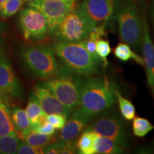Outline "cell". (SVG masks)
Masks as SVG:
<instances>
[{
  "mask_svg": "<svg viewBox=\"0 0 154 154\" xmlns=\"http://www.w3.org/2000/svg\"><path fill=\"white\" fill-rule=\"evenodd\" d=\"M116 89L113 82L106 75L90 76L84 82L77 109L91 120L115 104Z\"/></svg>",
  "mask_w": 154,
  "mask_h": 154,
  "instance_id": "1",
  "label": "cell"
},
{
  "mask_svg": "<svg viewBox=\"0 0 154 154\" xmlns=\"http://www.w3.org/2000/svg\"><path fill=\"white\" fill-rule=\"evenodd\" d=\"M143 0H115L113 20L118 24L120 39L136 50L141 49Z\"/></svg>",
  "mask_w": 154,
  "mask_h": 154,
  "instance_id": "2",
  "label": "cell"
},
{
  "mask_svg": "<svg viewBox=\"0 0 154 154\" xmlns=\"http://www.w3.org/2000/svg\"><path fill=\"white\" fill-rule=\"evenodd\" d=\"M54 51L66 69L80 76H96L103 66L101 59L91 54L86 49L85 40L72 43L57 42Z\"/></svg>",
  "mask_w": 154,
  "mask_h": 154,
  "instance_id": "3",
  "label": "cell"
},
{
  "mask_svg": "<svg viewBox=\"0 0 154 154\" xmlns=\"http://www.w3.org/2000/svg\"><path fill=\"white\" fill-rule=\"evenodd\" d=\"M83 77L64 67L54 76L47 79L43 84L49 88L72 113L79 104L85 82Z\"/></svg>",
  "mask_w": 154,
  "mask_h": 154,
  "instance_id": "4",
  "label": "cell"
},
{
  "mask_svg": "<svg viewBox=\"0 0 154 154\" xmlns=\"http://www.w3.org/2000/svg\"><path fill=\"white\" fill-rule=\"evenodd\" d=\"M95 26L82 1L64 17L53 34L58 42H79L86 40Z\"/></svg>",
  "mask_w": 154,
  "mask_h": 154,
  "instance_id": "5",
  "label": "cell"
},
{
  "mask_svg": "<svg viewBox=\"0 0 154 154\" xmlns=\"http://www.w3.org/2000/svg\"><path fill=\"white\" fill-rule=\"evenodd\" d=\"M86 127L104 137L114 140L124 148L130 145V138L127 127L120 117L114 112L106 111L96 116Z\"/></svg>",
  "mask_w": 154,
  "mask_h": 154,
  "instance_id": "6",
  "label": "cell"
},
{
  "mask_svg": "<svg viewBox=\"0 0 154 154\" xmlns=\"http://www.w3.org/2000/svg\"><path fill=\"white\" fill-rule=\"evenodd\" d=\"M24 62L28 69L41 79H49L57 74L58 63L54 51L42 45L29 47L22 51Z\"/></svg>",
  "mask_w": 154,
  "mask_h": 154,
  "instance_id": "7",
  "label": "cell"
},
{
  "mask_svg": "<svg viewBox=\"0 0 154 154\" xmlns=\"http://www.w3.org/2000/svg\"><path fill=\"white\" fill-rule=\"evenodd\" d=\"M80 0H32L28 6L40 11L45 16L49 34H53L64 17L75 9Z\"/></svg>",
  "mask_w": 154,
  "mask_h": 154,
  "instance_id": "8",
  "label": "cell"
},
{
  "mask_svg": "<svg viewBox=\"0 0 154 154\" xmlns=\"http://www.w3.org/2000/svg\"><path fill=\"white\" fill-rule=\"evenodd\" d=\"M19 24L25 40L40 41L49 33L47 19L40 11L33 7H26L19 14Z\"/></svg>",
  "mask_w": 154,
  "mask_h": 154,
  "instance_id": "9",
  "label": "cell"
},
{
  "mask_svg": "<svg viewBox=\"0 0 154 154\" xmlns=\"http://www.w3.org/2000/svg\"><path fill=\"white\" fill-rule=\"evenodd\" d=\"M84 9L96 26L107 25L113 20L115 0H84Z\"/></svg>",
  "mask_w": 154,
  "mask_h": 154,
  "instance_id": "10",
  "label": "cell"
},
{
  "mask_svg": "<svg viewBox=\"0 0 154 154\" xmlns=\"http://www.w3.org/2000/svg\"><path fill=\"white\" fill-rule=\"evenodd\" d=\"M0 93L13 96H19L22 94L19 81L9 59L2 49H0Z\"/></svg>",
  "mask_w": 154,
  "mask_h": 154,
  "instance_id": "11",
  "label": "cell"
},
{
  "mask_svg": "<svg viewBox=\"0 0 154 154\" xmlns=\"http://www.w3.org/2000/svg\"><path fill=\"white\" fill-rule=\"evenodd\" d=\"M33 96L47 115L58 113L66 115L68 118L70 116L71 113L67 108L57 99L53 92L43 84H38L34 87Z\"/></svg>",
  "mask_w": 154,
  "mask_h": 154,
  "instance_id": "12",
  "label": "cell"
},
{
  "mask_svg": "<svg viewBox=\"0 0 154 154\" xmlns=\"http://www.w3.org/2000/svg\"><path fill=\"white\" fill-rule=\"evenodd\" d=\"M144 68L146 69L147 82L154 98V44L152 42L145 9L143 11V34H142Z\"/></svg>",
  "mask_w": 154,
  "mask_h": 154,
  "instance_id": "13",
  "label": "cell"
},
{
  "mask_svg": "<svg viewBox=\"0 0 154 154\" xmlns=\"http://www.w3.org/2000/svg\"><path fill=\"white\" fill-rule=\"evenodd\" d=\"M69 117L70 119L66 120L64 126L61 129L59 137L60 140L62 141L75 142V140L85 129L91 119L86 116L77 108L72 111Z\"/></svg>",
  "mask_w": 154,
  "mask_h": 154,
  "instance_id": "14",
  "label": "cell"
},
{
  "mask_svg": "<svg viewBox=\"0 0 154 154\" xmlns=\"http://www.w3.org/2000/svg\"><path fill=\"white\" fill-rule=\"evenodd\" d=\"M17 134V130L11 119L10 104L5 94L0 93V136Z\"/></svg>",
  "mask_w": 154,
  "mask_h": 154,
  "instance_id": "15",
  "label": "cell"
},
{
  "mask_svg": "<svg viewBox=\"0 0 154 154\" xmlns=\"http://www.w3.org/2000/svg\"><path fill=\"white\" fill-rule=\"evenodd\" d=\"M17 134L19 139L36 147H44L54 141L53 136L40 134L32 129L18 131L17 132Z\"/></svg>",
  "mask_w": 154,
  "mask_h": 154,
  "instance_id": "16",
  "label": "cell"
},
{
  "mask_svg": "<svg viewBox=\"0 0 154 154\" xmlns=\"http://www.w3.org/2000/svg\"><path fill=\"white\" fill-rule=\"evenodd\" d=\"M95 153L120 154L124 153V148L110 138L96 134L94 143Z\"/></svg>",
  "mask_w": 154,
  "mask_h": 154,
  "instance_id": "17",
  "label": "cell"
},
{
  "mask_svg": "<svg viewBox=\"0 0 154 154\" xmlns=\"http://www.w3.org/2000/svg\"><path fill=\"white\" fill-rule=\"evenodd\" d=\"M26 113L32 125V128L44 124L47 121V114L42 110L41 106L32 95L26 108Z\"/></svg>",
  "mask_w": 154,
  "mask_h": 154,
  "instance_id": "18",
  "label": "cell"
},
{
  "mask_svg": "<svg viewBox=\"0 0 154 154\" xmlns=\"http://www.w3.org/2000/svg\"><path fill=\"white\" fill-rule=\"evenodd\" d=\"M96 134L92 131L85 128L76 141L78 153L82 154H94V143Z\"/></svg>",
  "mask_w": 154,
  "mask_h": 154,
  "instance_id": "19",
  "label": "cell"
},
{
  "mask_svg": "<svg viewBox=\"0 0 154 154\" xmlns=\"http://www.w3.org/2000/svg\"><path fill=\"white\" fill-rule=\"evenodd\" d=\"M113 54L117 59L121 61H128L129 59H133L136 61L138 64L144 67L143 58L136 53L128 44L126 43H119L118 45L114 48Z\"/></svg>",
  "mask_w": 154,
  "mask_h": 154,
  "instance_id": "20",
  "label": "cell"
},
{
  "mask_svg": "<svg viewBox=\"0 0 154 154\" xmlns=\"http://www.w3.org/2000/svg\"><path fill=\"white\" fill-rule=\"evenodd\" d=\"M116 101H118L119 108L122 117L126 121H132L136 116V109L131 101L124 97L119 89L116 91Z\"/></svg>",
  "mask_w": 154,
  "mask_h": 154,
  "instance_id": "21",
  "label": "cell"
},
{
  "mask_svg": "<svg viewBox=\"0 0 154 154\" xmlns=\"http://www.w3.org/2000/svg\"><path fill=\"white\" fill-rule=\"evenodd\" d=\"M20 143L17 134H8L0 136V154L17 153Z\"/></svg>",
  "mask_w": 154,
  "mask_h": 154,
  "instance_id": "22",
  "label": "cell"
},
{
  "mask_svg": "<svg viewBox=\"0 0 154 154\" xmlns=\"http://www.w3.org/2000/svg\"><path fill=\"white\" fill-rule=\"evenodd\" d=\"M11 119L17 132L31 129L32 125L26 111L20 108H15L11 111Z\"/></svg>",
  "mask_w": 154,
  "mask_h": 154,
  "instance_id": "23",
  "label": "cell"
},
{
  "mask_svg": "<svg viewBox=\"0 0 154 154\" xmlns=\"http://www.w3.org/2000/svg\"><path fill=\"white\" fill-rule=\"evenodd\" d=\"M133 120V132L134 136L137 137H144L149 133L154 130V126L148 119L135 116Z\"/></svg>",
  "mask_w": 154,
  "mask_h": 154,
  "instance_id": "24",
  "label": "cell"
},
{
  "mask_svg": "<svg viewBox=\"0 0 154 154\" xmlns=\"http://www.w3.org/2000/svg\"><path fill=\"white\" fill-rule=\"evenodd\" d=\"M25 0H7L0 7V16L2 17H10L17 14L24 5Z\"/></svg>",
  "mask_w": 154,
  "mask_h": 154,
  "instance_id": "25",
  "label": "cell"
},
{
  "mask_svg": "<svg viewBox=\"0 0 154 154\" xmlns=\"http://www.w3.org/2000/svg\"><path fill=\"white\" fill-rule=\"evenodd\" d=\"M111 52L110 43L107 39L101 38L96 42V54L103 63V67L108 65L107 57Z\"/></svg>",
  "mask_w": 154,
  "mask_h": 154,
  "instance_id": "26",
  "label": "cell"
},
{
  "mask_svg": "<svg viewBox=\"0 0 154 154\" xmlns=\"http://www.w3.org/2000/svg\"><path fill=\"white\" fill-rule=\"evenodd\" d=\"M68 117L63 114H49L47 116V121L54 127L55 129H61L64 126Z\"/></svg>",
  "mask_w": 154,
  "mask_h": 154,
  "instance_id": "27",
  "label": "cell"
},
{
  "mask_svg": "<svg viewBox=\"0 0 154 154\" xmlns=\"http://www.w3.org/2000/svg\"><path fill=\"white\" fill-rule=\"evenodd\" d=\"M17 153L18 154H42L44 153L43 147H36L26 142H20Z\"/></svg>",
  "mask_w": 154,
  "mask_h": 154,
  "instance_id": "28",
  "label": "cell"
},
{
  "mask_svg": "<svg viewBox=\"0 0 154 154\" xmlns=\"http://www.w3.org/2000/svg\"><path fill=\"white\" fill-rule=\"evenodd\" d=\"M31 129L36 132L40 133V134L49 135V136H54V134H55V128L47 121H46V122H44V124L41 125L34 127Z\"/></svg>",
  "mask_w": 154,
  "mask_h": 154,
  "instance_id": "29",
  "label": "cell"
},
{
  "mask_svg": "<svg viewBox=\"0 0 154 154\" xmlns=\"http://www.w3.org/2000/svg\"><path fill=\"white\" fill-rule=\"evenodd\" d=\"M7 1V0H0V7H1Z\"/></svg>",
  "mask_w": 154,
  "mask_h": 154,
  "instance_id": "30",
  "label": "cell"
},
{
  "mask_svg": "<svg viewBox=\"0 0 154 154\" xmlns=\"http://www.w3.org/2000/svg\"><path fill=\"white\" fill-rule=\"evenodd\" d=\"M153 26H154V1H153Z\"/></svg>",
  "mask_w": 154,
  "mask_h": 154,
  "instance_id": "31",
  "label": "cell"
},
{
  "mask_svg": "<svg viewBox=\"0 0 154 154\" xmlns=\"http://www.w3.org/2000/svg\"><path fill=\"white\" fill-rule=\"evenodd\" d=\"M29 1H32V0H25V2H29Z\"/></svg>",
  "mask_w": 154,
  "mask_h": 154,
  "instance_id": "32",
  "label": "cell"
}]
</instances>
